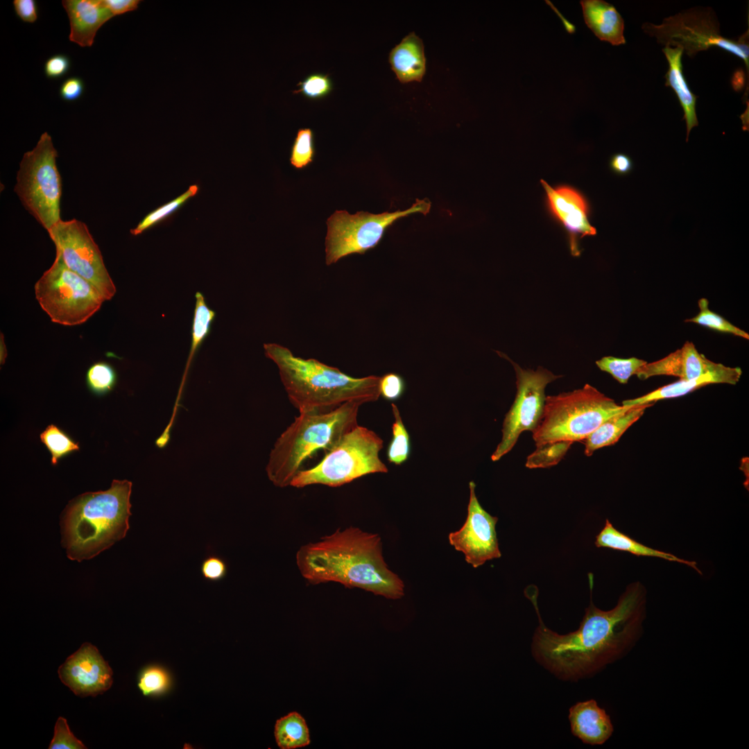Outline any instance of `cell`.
Segmentation results:
<instances>
[{
    "mask_svg": "<svg viewBox=\"0 0 749 749\" xmlns=\"http://www.w3.org/2000/svg\"><path fill=\"white\" fill-rule=\"evenodd\" d=\"M662 51L669 63V69L664 76L665 85L673 89L683 109L687 141L691 129L698 125L696 112L697 96L689 88L682 73L683 49L680 47L665 46Z\"/></svg>",
    "mask_w": 749,
    "mask_h": 749,
    "instance_id": "cell-23",
    "label": "cell"
},
{
    "mask_svg": "<svg viewBox=\"0 0 749 749\" xmlns=\"http://www.w3.org/2000/svg\"><path fill=\"white\" fill-rule=\"evenodd\" d=\"M0 349H1L0 350L1 363L2 364V363H4V361L6 359V355H7V350H6V345H5V343H4L3 335L2 333H1Z\"/></svg>",
    "mask_w": 749,
    "mask_h": 749,
    "instance_id": "cell-47",
    "label": "cell"
},
{
    "mask_svg": "<svg viewBox=\"0 0 749 749\" xmlns=\"http://www.w3.org/2000/svg\"><path fill=\"white\" fill-rule=\"evenodd\" d=\"M47 232L65 265L92 283L105 301L112 299L116 286L86 225L76 219L61 220Z\"/></svg>",
    "mask_w": 749,
    "mask_h": 749,
    "instance_id": "cell-13",
    "label": "cell"
},
{
    "mask_svg": "<svg viewBox=\"0 0 749 749\" xmlns=\"http://www.w3.org/2000/svg\"><path fill=\"white\" fill-rule=\"evenodd\" d=\"M698 303L699 313L694 318L685 320V322H694L716 331L749 339V334L746 332L734 325L719 314L712 311L709 309V302L706 298H700Z\"/></svg>",
    "mask_w": 749,
    "mask_h": 749,
    "instance_id": "cell-31",
    "label": "cell"
},
{
    "mask_svg": "<svg viewBox=\"0 0 749 749\" xmlns=\"http://www.w3.org/2000/svg\"><path fill=\"white\" fill-rule=\"evenodd\" d=\"M596 547L609 548L617 551L629 552L637 556L655 557L671 562H677L688 565L698 574H702L695 561L686 560L664 551L657 550L642 544L635 540L616 529L609 519H606L605 526L596 536Z\"/></svg>",
    "mask_w": 749,
    "mask_h": 749,
    "instance_id": "cell-25",
    "label": "cell"
},
{
    "mask_svg": "<svg viewBox=\"0 0 749 749\" xmlns=\"http://www.w3.org/2000/svg\"><path fill=\"white\" fill-rule=\"evenodd\" d=\"M84 90L83 80L78 76H71L61 83L59 94L64 101H74L82 96Z\"/></svg>",
    "mask_w": 749,
    "mask_h": 749,
    "instance_id": "cell-42",
    "label": "cell"
},
{
    "mask_svg": "<svg viewBox=\"0 0 749 749\" xmlns=\"http://www.w3.org/2000/svg\"><path fill=\"white\" fill-rule=\"evenodd\" d=\"M295 561L300 574L311 585L334 582L390 599L404 595L403 580L384 560L380 535L358 527L338 528L316 542L302 545Z\"/></svg>",
    "mask_w": 749,
    "mask_h": 749,
    "instance_id": "cell-2",
    "label": "cell"
},
{
    "mask_svg": "<svg viewBox=\"0 0 749 749\" xmlns=\"http://www.w3.org/2000/svg\"><path fill=\"white\" fill-rule=\"evenodd\" d=\"M198 189L199 187L197 184L191 185L182 194L147 214L135 228L130 230V233L132 235H138L163 221L178 210L191 198L196 196Z\"/></svg>",
    "mask_w": 749,
    "mask_h": 749,
    "instance_id": "cell-30",
    "label": "cell"
},
{
    "mask_svg": "<svg viewBox=\"0 0 749 749\" xmlns=\"http://www.w3.org/2000/svg\"><path fill=\"white\" fill-rule=\"evenodd\" d=\"M228 566L226 561L216 555L206 557L200 565V572L204 579L210 582H218L224 579L227 574Z\"/></svg>",
    "mask_w": 749,
    "mask_h": 749,
    "instance_id": "cell-39",
    "label": "cell"
},
{
    "mask_svg": "<svg viewBox=\"0 0 749 749\" xmlns=\"http://www.w3.org/2000/svg\"><path fill=\"white\" fill-rule=\"evenodd\" d=\"M132 483L114 480L105 491L87 492L72 500L61 520L67 557L81 562L99 554L126 535L130 528Z\"/></svg>",
    "mask_w": 749,
    "mask_h": 749,
    "instance_id": "cell-4",
    "label": "cell"
},
{
    "mask_svg": "<svg viewBox=\"0 0 749 749\" xmlns=\"http://www.w3.org/2000/svg\"><path fill=\"white\" fill-rule=\"evenodd\" d=\"M383 445L377 433L358 424L327 451L317 465L300 470L290 486L302 488L320 484L336 488L367 474L387 473L388 469L379 458Z\"/></svg>",
    "mask_w": 749,
    "mask_h": 749,
    "instance_id": "cell-7",
    "label": "cell"
},
{
    "mask_svg": "<svg viewBox=\"0 0 749 749\" xmlns=\"http://www.w3.org/2000/svg\"><path fill=\"white\" fill-rule=\"evenodd\" d=\"M524 594L539 622L532 637V656L560 680L578 682L595 675L624 657L642 636L646 591L638 582L629 585L610 610L598 608L591 597L578 628L567 634H559L544 623L535 586H528Z\"/></svg>",
    "mask_w": 749,
    "mask_h": 749,
    "instance_id": "cell-1",
    "label": "cell"
},
{
    "mask_svg": "<svg viewBox=\"0 0 749 749\" xmlns=\"http://www.w3.org/2000/svg\"><path fill=\"white\" fill-rule=\"evenodd\" d=\"M195 297L196 305L191 331V346L179 393H180L183 388L191 360L198 347L209 334L211 325L216 315V313L207 305L205 298L201 293L197 292Z\"/></svg>",
    "mask_w": 749,
    "mask_h": 749,
    "instance_id": "cell-27",
    "label": "cell"
},
{
    "mask_svg": "<svg viewBox=\"0 0 749 749\" xmlns=\"http://www.w3.org/2000/svg\"><path fill=\"white\" fill-rule=\"evenodd\" d=\"M540 182L546 192L550 212L567 232L571 255L579 256L578 239L596 234V230L589 221V207L585 198L569 186L552 187L543 180Z\"/></svg>",
    "mask_w": 749,
    "mask_h": 749,
    "instance_id": "cell-16",
    "label": "cell"
},
{
    "mask_svg": "<svg viewBox=\"0 0 749 749\" xmlns=\"http://www.w3.org/2000/svg\"><path fill=\"white\" fill-rule=\"evenodd\" d=\"M394 422L392 425V439L387 449V458L390 463L399 465L410 456L411 444L408 432L404 426L398 407L391 404Z\"/></svg>",
    "mask_w": 749,
    "mask_h": 749,
    "instance_id": "cell-28",
    "label": "cell"
},
{
    "mask_svg": "<svg viewBox=\"0 0 749 749\" xmlns=\"http://www.w3.org/2000/svg\"><path fill=\"white\" fill-rule=\"evenodd\" d=\"M718 365L700 354L693 343L687 341L683 346L664 358L647 363L637 372L642 380L657 375H669L680 379H691L713 370Z\"/></svg>",
    "mask_w": 749,
    "mask_h": 749,
    "instance_id": "cell-17",
    "label": "cell"
},
{
    "mask_svg": "<svg viewBox=\"0 0 749 749\" xmlns=\"http://www.w3.org/2000/svg\"><path fill=\"white\" fill-rule=\"evenodd\" d=\"M298 88L293 94H301L311 100L321 99L328 96L333 90V82L328 74L313 73L308 75L299 82Z\"/></svg>",
    "mask_w": 749,
    "mask_h": 749,
    "instance_id": "cell-36",
    "label": "cell"
},
{
    "mask_svg": "<svg viewBox=\"0 0 749 749\" xmlns=\"http://www.w3.org/2000/svg\"><path fill=\"white\" fill-rule=\"evenodd\" d=\"M49 749H85L87 747L71 732L67 720L59 717L54 728V736Z\"/></svg>",
    "mask_w": 749,
    "mask_h": 749,
    "instance_id": "cell-38",
    "label": "cell"
},
{
    "mask_svg": "<svg viewBox=\"0 0 749 749\" xmlns=\"http://www.w3.org/2000/svg\"><path fill=\"white\" fill-rule=\"evenodd\" d=\"M580 3L586 25L599 40L614 46L626 43L624 21L614 6L603 0Z\"/></svg>",
    "mask_w": 749,
    "mask_h": 749,
    "instance_id": "cell-21",
    "label": "cell"
},
{
    "mask_svg": "<svg viewBox=\"0 0 749 749\" xmlns=\"http://www.w3.org/2000/svg\"><path fill=\"white\" fill-rule=\"evenodd\" d=\"M632 161L628 155L623 153L613 155L610 160L611 170L618 175L628 173L632 169Z\"/></svg>",
    "mask_w": 749,
    "mask_h": 749,
    "instance_id": "cell-45",
    "label": "cell"
},
{
    "mask_svg": "<svg viewBox=\"0 0 749 749\" xmlns=\"http://www.w3.org/2000/svg\"><path fill=\"white\" fill-rule=\"evenodd\" d=\"M643 359L636 357L621 359L614 356H604L596 361L597 367L602 371L610 374L620 384H627L631 376L646 364Z\"/></svg>",
    "mask_w": 749,
    "mask_h": 749,
    "instance_id": "cell-33",
    "label": "cell"
},
{
    "mask_svg": "<svg viewBox=\"0 0 749 749\" xmlns=\"http://www.w3.org/2000/svg\"><path fill=\"white\" fill-rule=\"evenodd\" d=\"M573 442L558 440L536 446V449L528 456L526 467L530 469L546 468L557 465L565 456Z\"/></svg>",
    "mask_w": 749,
    "mask_h": 749,
    "instance_id": "cell-29",
    "label": "cell"
},
{
    "mask_svg": "<svg viewBox=\"0 0 749 749\" xmlns=\"http://www.w3.org/2000/svg\"><path fill=\"white\" fill-rule=\"evenodd\" d=\"M388 60L399 82L422 81L426 71L422 40L414 32L410 33L391 49Z\"/></svg>",
    "mask_w": 749,
    "mask_h": 749,
    "instance_id": "cell-22",
    "label": "cell"
},
{
    "mask_svg": "<svg viewBox=\"0 0 749 749\" xmlns=\"http://www.w3.org/2000/svg\"><path fill=\"white\" fill-rule=\"evenodd\" d=\"M113 16L120 15L137 9L140 0H103Z\"/></svg>",
    "mask_w": 749,
    "mask_h": 749,
    "instance_id": "cell-44",
    "label": "cell"
},
{
    "mask_svg": "<svg viewBox=\"0 0 749 749\" xmlns=\"http://www.w3.org/2000/svg\"><path fill=\"white\" fill-rule=\"evenodd\" d=\"M405 390V382L399 374L389 372L381 377L379 382L380 396L388 401L399 399Z\"/></svg>",
    "mask_w": 749,
    "mask_h": 749,
    "instance_id": "cell-40",
    "label": "cell"
},
{
    "mask_svg": "<svg viewBox=\"0 0 749 749\" xmlns=\"http://www.w3.org/2000/svg\"><path fill=\"white\" fill-rule=\"evenodd\" d=\"M642 28L657 42L680 47L690 57L710 47H719L742 59L748 73V31L737 41L723 37L712 9H689L664 19L659 25L645 23Z\"/></svg>",
    "mask_w": 749,
    "mask_h": 749,
    "instance_id": "cell-10",
    "label": "cell"
},
{
    "mask_svg": "<svg viewBox=\"0 0 749 749\" xmlns=\"http://www.w3.org/2000/svg\"><path fill=\"white\" fill-rule=\"evenodd\" d=\"M70 24L69 40L81 47L93 45L98 29L114 16L103 0H64Z\"/></svg>",
    "mask_w": 749,
    "mask_h": 749,
    "instance_id": "cell-18",
    "label": "cell"
},
{
    "mask_svg": "<svg viewBox=\"0 0 749 749\" xmlns=\"http://www.w3.org/2000/svg\"><path fill=\"white\" fill-rule=\"evenodd\" d=\"M315 153L312 130L299 129L291 149V164L297 169H304L313 162Z\"/></svg>",
    "mask_w": 749,
    "mask_h": 749,
    "instance_id": "cell-34",
    "label": "cell"
},
{
    "mask_svg": "<svg viewBox=\"0 0 749 749\" xmlns=\"http://www.w3.org/2000/svg\"><path fill=\"white\" fill-rule=\"evenodd\" d=\"M742 371L739 367L731 368L721 363L705 374L691 379H680L673 383L658 388L643 396L622 402L623 406H635L653 404L661 399L683 396L702 386L711 384H728L735 385L740 379Z\"/></svg>",
    "mask_w": 749,
    "mask_h": 749,
    "instance_id": "cell-20",
    "label": "cell"
},
{
    "mask_svg": "<svg viewBox=\"0 0 749 749\" xmlns=\"http://www.w3.org/2000/svg\"><path fill=\"white\" fill-rule=\"evenodd\" d=\"M430 209L431 202L424 198L416 199L406 210L379 214L335 211L327 220L326 264L329 266L352 254H364L378 245L386 229L399 218L415 213L426 215Z\"/></svg>",
    "mask_w": 749,
    "mask_h": 749,
    "instance_id": "cell-11",
    "label": "cell"
},
{
    "mask_svg": "<svg viewBox=\"0 0 749 749\" xmlns=\"http://www.w3.org/2000/svg\"><path fill=\"white\" fill-rule=\"evenodd\" d=\"M470 499L467 515L462 527L448 535L449 544L462 552L465 561L474 568L501 556L496 532L497 517L492 516L480 504L474 481L469 483Z\"/></svg>",
    "mask_w": 749,
    "mask_h": 749,
    "instance_id": "cell-14",
    "label": "cell"
},
{
    "mask_svg": "<svg viewBox=\"0 0 749 749\" xmlns=\"http://www.w3.org/2000/svg\"><path fill=\"white\" fill-rule=\"evenodd\" d=\"M630 406L587 384L583 388L546 397L542 418L533 433L535 445L558 440L582 442L603 422Z\"/></svg>",
    "mask_w": 749,
    "mask_h": 749,
    "instance_id": "cell-6",
    "label": "cell"
},
{
    "mask_svg": "<svg viewBox=\"0 0 749 749\" xmlns=\"http://www.w3.org/2000/svg\"><path fill=\"white\" fill-rule=\"evenodd\" d=\"M347 402L331 411L299 413L276 440L266 471L278 488L290 486L304 460L320 449L329 451L357 423L359 407Z\"/></svg>",
    "mask_w": 749,
    "mask_h": 749,
    "instance_id": "cell-5",
    "label": "cell"
},
{
    "mask_svg": "<svg viewBox=\"0 0 749 749\" xmlns=\"http://www.w3.org/2000/svg\"><path fill=\"white\" fill-rule=\"evenodd\" d=\"M117 375L113 368L105 362L92 365L87 371L86 381L89 388L96 394H104L111 390L116 383Z\"/></svg>",
    "mask_w": 749,
    "mask_h": 749,
    "instance_id": "cell-35",
    "label": "cell"
},
{
    "mask_svg": "<svg viewBox=\"0 0 749 749\" xmlns=\"http://www.w3.org/2000/svg\"><path fill=\"white\" fill-rule=\"evenodd\" d=\"M16 15L24 22L34 23L38 18L37 3L34 0H14Z\"/></svg>",
    "mask_w": 749,
    "mask_h": 749,
    "instance_id": "cell-43",
    "label": "cell"
},
{
    "mask_svg": "<svg viewBox=\"0 0 749 749\" xmlns=\"http://www.w3.org/2000/svg\"><path fill=\"white\" fill-rule=\"evenodd\" d=\"M264 348L277 366L288 398L299 413L331 411L347 402L362 405L380 397L381 377H353L317 359L296 356L277 343H265Z\"/></svg>",
    "mask_w": 749,
    "mask_h": 749,
    "instance_id": "cell-3",
    "label": "cell"
},
{
    "mask_svg": "<svg viewBox=\"0 0 749 749\" xmlns=\"http://www.w3.org/2000/svg\"><path fill=\"white\" fill-rule=\"evenodd\" d=\"M170 681L169 675L166 670L153 666L142 671L138 687L144 696L157 695L169 688Z\"/></svg>",
    "mask_w": 749,
    "mask_h": 749,
    "instance_id": "cell-37",
    "label": "cell"
},
{
    "mask_svg": "<svg viewBox=\"0 0 749 749\" xmlns=\"http://www.w3.org/2000/svg\"><path fill=\"white\" fill-rule=\"evenodd\" d=\"M275 737L281 749L302 748L311 742L306 721L296 712H291L276 721Z\"/></svg>",
    "mask_w": 749,
    "mask_h": 749,
    "instance_id": "cell-26",
    "label": "cell"
},
{
    "mask_svg": "<svg viewBox=\"0 0 749 749\" xmlns=\"http://www.w3.org/2000/svg\"><path fill=\"white\" fill-rule=\"evenodd\" d=\"M652 405L630 406L608 418L582 441L585 445V455L590 456L594 451L601 447L614 445L624 432L642 417L645 410Z\"/></svg>",
    "mask_w": 749,
    "mask_h": 749,
    "instance_id": "cell-24",
    "label": "cell"
},
{
    "mask_svg": "<svg viewBox=\"0 0 749 749\" xmlns=\"http://www.w3.org/2000/svg\"><path fill=\"white\" fill-rule=\"evenodd\" d=\"M57 157L51 137L44 132L36 146L24 154L14 189L24 207L47 232L61 221Z\"/></svg>",
    "mask_w": 749,
    "mask_h": 749,
    "instance_id": "cell-8",
    "label": "cell"
},
{
    "mask_svg": "<svg viewBox=\"0 0 749 749\" xmlns=\"http://www.w3.org/2000/svg\"><path fill=\"white\" fill-rule=\"evenodd\" d=\"M34 289L36 300L51 321L64 326L85 322L105 301L92 283L65 265L58 252Z\"/></svg>",
    "mask_w": 749,
    "mask_h": 749,
    "instance_id": "cell-9",
    "label": "cell"
},
{
    "mask_svg": "<svg viewBox=\"0 0 749 749\" xmlns=\"http://www.w3.org/2000/svg\"><path fill=\"white\" fill-rule=\"evenodd\" d=\"M71 67L69 58L62 53L49 58L44 65V71L48 78L57 79L66 75Z\"/></svg>",
    "mask_w": 749,
    "mask_h": 749,
    "instance_id": "cell-41",
    "label": "cell"
},
{
    "mask_svg": "<svg viewBox=\"0 0 749 749\" xmlns=\"http://www.w3.org/2000/svg\"><path fill=\"white\" fill-rule=\"evenodd\" d=\"M62 682L78 696H96L109 689L112 671L96 646L85 642L58 670Z\"/></svg>",
    "mask_w": 749,
    "mask_h": 749,
    "instance_id": "cell-15",
    "label": "cell"
},
{
    "mask_svg": "<svg viewBox=\"0 0 749 749\" xmlns=\"http://www.w3.org/2000/svg\"><path fill=\"white\" fill-rule=\"evenodd\" d=\"M496 352L513 366L517 392L515 400L505 415L501 440L491 456L492 461H497L508 454L523 431L533 432L535 429L544 412L546 397L545 388L549 383L562 377L542 366L535 370L524 369L506 354Z\"/></svg>",
    "mask_w": 749,
    "mask_h": 749,
    "instance_id": "cell-12",
    "label": "cell"
},
{
    "mask_svg": "<svg viewBox=\"0 0 749 749\" xmlns=\"http://www.w3.org/2000/svg\"><path fill=\"white\" fill-rule=\"evenodd\" d=\"M568 718L571 734L585 744L603 745L614 732L610 716L594 699L572 705Z\"/></svg>",
    "mask_w": 749,
    "mask_h": 749,
    "instance_id": "cell-19",
    "label": "cell"
},
{
    "mask_svg": "<svg viewBox=\"0 0 749 749\" xmlns=\"http://www.w3.org/2000/svg\"><path fill=\"white\" fill-rule=\"evenodd\" d=\"M40 438L51 454L52 465H56L60 458L80 449L78 443L54 424L49 425Z\"/></svg>",
    "mask_w": 749,
    "mask_h": 749,
    "instance_id": "cell-32",
    "label": "cell"
},
{
    "mask_svg": "<svg viewBox=\"0 0 749 749\" xmlns=\"http://www.w3.org/2000/svg\"><path fill=\"white\" fill-rule=\"evenodd\" d=\"M744 73L742 70L736 71L732 79V85L734 90L739 91L743 87L745 80Z\"/></svg>",
    "mask_w": 749,
    "mask_h": 749,
    "instance_id": "cell-46",
    "label": "cell"
}]
</instances>
